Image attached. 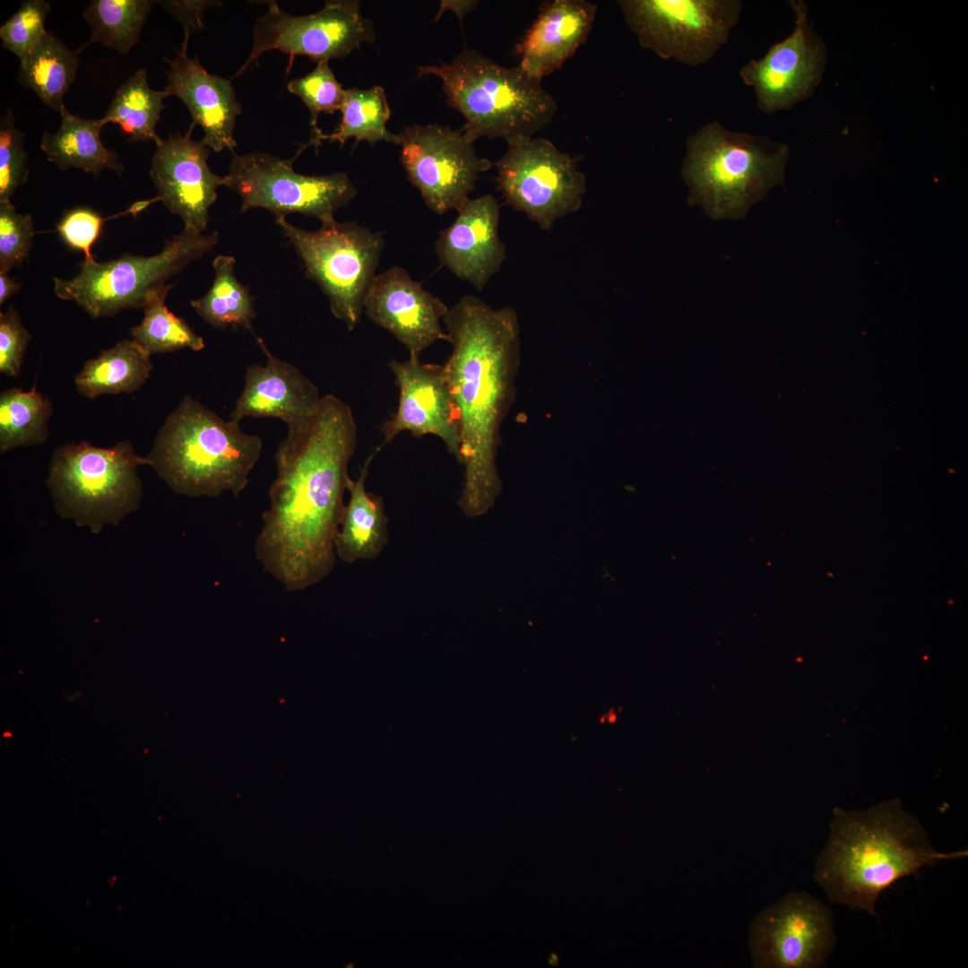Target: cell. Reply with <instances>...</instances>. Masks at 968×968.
<instances>
[{"label":"cell","instance_id":"cell-9","mask_svg":"<svg viewBox=\"0 0 968 968\" xmlns=\"http://www.w3.org/2000/svg\"><path fill=\"white\" fill-rule=\"evenodd\" d=\"M276 223L304 263L306 274L328 298L333 315L353 330L375 278L384 246L380 233L356 222L324 223L315 231L276 216Z\"/></svg>","mask_w":968,"mask_h":968},{"label":"cell","instance_id":"cell-40","mask_svg":"<svg viewBox=\"0 0 968 968\" xmlns=\"http://www.w3.org/2000/svg\"><path fill=\"white\" fill-rule=\"evenodd\" d=\"M162 5L167 12L178 19L184 27V41L188 43L190 36L204 28L203 13L213 5L212 1H163Z\"/></svg>","mask_w":968,"mask_h":968},{"label":"cell","instance_id":"cell-16","mask_svg":"<svg viewBox=\"0 0 968 968\" xmlns=\"http://www.w3.org/2000/svg\"><path fill=\"white\" fill-rule=\"evenodd\" d=\"M791 6L795 14L792 32L762 58L751 59L739 69L742 82L754 89L758 108L767 114L808 98L825 69V44L808 23V5L792 0Z\"/></svg>","mask_w":968,"mask_h":968},{"label":"cell","instance_id":"cell-27","mask_svg":"<svg viewBox=\"0 0 968 968\" xmlns=\"http://www.w3.org/2000/svg\"><path fill=\"white\" fill-rule=\"evenodd\" d=\"M78 52H73L47 31L30 52L20 60L18 81L56 112L65 107L64 97L76 77Z\"/></svg>","mask_w":968,"mask_h":968},{"label":"cell","instance_id":"cell-33","mask_svg":"<svg viewBox=\"0 0 968 968\" xmlns=\"http://www.w3.org/2000/svg\"><path fill=\"white\" fill-rule=\"evenodd\" d=\"M154 1L92 0L83 13L91 29L89 41L126 55L140 40V32Z\"/></svg>","mask_w":968,"mask_h":968},{"label":"cell","instance_id":"cell-17","mask_svg":"<svg viewBox=\"0 0 968 968\" xmlns=\"http://www.w3.org/2000/svg\"><path fill=\"white\" fill-rule=\"evenodd\" d=\"M389 367L399 388V402L394 414L381 427L382 445L404 431L415 437L433 435L459 462V416L444 365L421 363L419 357L410 356L405 361L392 359Z\"/></svg>","mask_w":968,"mask_h":968},{"label":"cell","instance_id":"cell-23","mask_svg":"<svg viewBox=\"0 0 968 968\" xmlns=\"http://www.w3.org/2000/svg\"><path fill=\"white\" fill-rule=\"evenodd\" d=\"M596 9V4L584 0H554L542 4L515 45L518 66L539 82L560 69L586 42Z\"/></svg>","mask_w":968,"mask_h":968},{"label":"cell","instance_id":"cell-38","mask_svg":"<svg viewBox=\"0 0 968 968\" xmlns=\"http://www.w3.org/2000/svg\"><path fill=\"white\" fill-rule=\"evenodd\" d=\"M31 334L22 324L19 313L9 307L0 313V372L19 375Z\"/></svg>","mask_w":968,"mask_h":968},{"label":"cell","instance_id":"cell-31","mask_svg":"<svg viewBox=\"0 0 968 968\" xmlns=\"http://www.w3.org/2000/svg\"><path fill=\"white\" fill-rule=\"evenodd\" d=\"M52 414L49 399L33 385L29 391L4 390L0 394V452L40 445L48 437Z\"/></svg>","mask_w":968,"mask_h":968},{"label":"cell","instance_id":"cell-2","mask_svg":"<svg viewBox=\"0 0 968 968\" xmlns=\"http://www.w3.org/2000/svg\"><path fill=\"white\" fill-rule=\"evenodd\" d=\"M450 357L444 365L460 428L464 468L458 506L469 517L494 505L501 490L496 459L500 428L514 394L520 359V326L510 307L494 309L466 295L443 320Z\"/></svg>","mask_w":968,"mask_h":968},{"label":"cell","instance_id":"cell-15","mask_svg":"<svg viewBox=\"0 0 968 968\" xmlns=\"http://www.w3.org/2000/svg\"><path fill=\"white\" fill-rule=\"evenodd\" d=\"M834 943L830 910L804 892L787 894L756 916L749 927L756 968L822 967Z\"/></svg>","mask_w":968,"mask_h":968},{"label":"cell","instance_id":"cell-18","mask_svg":"<svg viewBox=\"0 0 968 968\" xmlns=\"http://www.w3.org/2000/svg\"><path fill=\"white\" fill-rule=\"evenodd\" d=\"M193 126L182 135L171 134L156 145L150 176L158 198L173 214L181 218L184 229L203 233L209 223V211L217 199L224 177L214 174L207 160L209 147L191 138Z\"/></svg>","mask_w":968,"mask_h":968},{"label":"cell","instance_id":"cell-1","mask_svg":"<svg viewBox=\"0 0 968 968\" xmlns=\"http://www.w3.org/2000/svg\"><path fill=\"white\" fill-rule=\"evenodd\" d=\"M357 442L350 407L329 393L303 425L288 429L277 448L276 477L255 553L288 592L316 584L336 564L334 542Z\"/></svg>","mask_w":968,"mask_h":968},{"label":"cell","instance_id":"cell-26","mask_svg":"<svg viewBox=\"0 0 968 968\" xmlns=\"http://www.w3.org/2000/svg\"><path fill=\"white\" fill-rule=\"evenodd\" d=\"M150 358L151 355L134 340L119 341L84 364L74 378L77 391L90 399L102 394L134 392L151 375Z\"/></svg>","mask_w":968,"mask_h":968},{"label":"cell","instance_id":"cell-19","mask_svg":"<svg viewBox=\"0 0 968 968\" xmlns=\"http://www.w3.org/2000/svg\"><path fill=\"white\" fill-rule=\"evenodd\" d=\"M449 308L399 266L375 276L363 311L409 350L419 354L438 341H447L441 322Z\"/></svg>","mask_w":968,"mask_h":968},{"label":"cell","instance_id":"cell-22","mask_svg":"<svg viewBox=\"0 0 968 968\" xmlns=\"http://www.w3.org/2000/svg\"><path fill=\"white\" fill-rule=\"evenodd\" d=\"M168 63L169 82L164 90L188 108L193 119L190 125L203 128V143L216 152L224 149L233 151L237 146L233 132L242 109L230 81L209 73L197 56L189 57L187 42L183 41L176 57Z\"/></svg>","mask_w":968,"mask_h":968},{"label":"cell","instance_id":"cell-41","mask_svg":"<svg viewBox=\"0 0 968 968\" xmlns=\"http://www.w3.org/2000/svg\"><path fill=\"white\" fill-rule=\"evenodd\" d=\"M21 289V283L8 276V273L0 272V305L16 294Z\"/></svg>","mask_w":968,"mask_h":968},{"label":"cell","instance_id":"cell-36","mask_svg":"<svg viewBox=\"0 0 968 968\" xmlns=\"http://www.w3.org/2000/svg\"><path fill=\"white\" fill-rule=\"evenodd\" d=\"M24 134L14 125L8 110L0 122V203L11 201L29 176V156L23 147Z\"/></svg>","mask_w":968,"mask_h":968},{"label":"cell","instance_id":"cell-28","mask_svg":"<svg viewBox=\"0 0 968 968\" xmlns=\"http://www.w3.org/2000/svg\"><path fill=\"white\" fill-rule=\"evenodd\" d=\"M340 111L341 119L338 128L332 134H324L321 130L311 137L308 144L317 148L322 141L328 140L339 142L342 146L349 138L355 139L354 148L360 141H366L371 146L380 141L399 143L398 134L386 127L391 110L381 86L367 90L347 89Z\"/></svg>","mask_w":968,"mask_h":968},{"label":"cell","instance_id":"cell-3","mask_svg":"<svg viewBox=\"0 0 968 968\" xmlns=\"http://www.w3.org/2000/svg\"><path fill=\"white\" fill-rule=\"evenodd\" d=\"M967 850L937 851L913 817L891 803L867 812L834 810L814 879L830 901L876 915L879 895L895 881Z\"/></svg>","mask_w":968,"mask_h":968},{"label":"cell","instance_id":"cell-8","mask_svg":"<svg viewBox=\"0 0 968 968\" xmlns=\"http://www.w3.org/2000/svg\"><path fill=\"white\" fill-rule=\"evenodd\" d=\"M218 242L217 231L205 235L184 229L151 256L125 253L107 262L84 259L72 279L53 278L54 290L59 298L75 302L93 318L143 308L151 290L167 284Z\"/></svg>","mask_w":968,"mask_h":968},{"label":"cell","instance_id":"cell-7","mask_svg":"<svg viewBox=\"0 0 968 968\" xmlns=\"http://www.w3.org/2000/svg\"><path fill=\"white\" fill-rule=\"evenodd\" d=\"M144 464L150 465L147 457L137 455L128 441L108 448L84 441L58 446L46 481L56 511L93 533L118 524L139 506L137 468Z\"/></svg>","mask_w":968,"mask_h":968},{"label":"cell","instance_id":"cell-13","mask_svg":"<svg viewBox=\"0 0 968 968\" xmlns=\"http://www.w3.org/2000/svg\"><path fill=\"white\" fill-rule=\"evenodd\" d=\"M267 5V12L255 22L250 55L236 75L269 50L329 62L376 38L373 22L361 14L358 1H327L318 12L303 16L286 13L273 1Z\"/></svg>","mask_w":968,"mask_h":968},{"label":"cell","instance_id":"cell-25","mask_svg":"<svg viewBox=\"0 0 968 968\" xmlns=\"http://www.w3.org/2000/svg\"><path fill=\"white\" fill-rule=\"evenodd\" d=\"M60 115L59 129L54 134L45 132L40 142V149L50 162L59 169L76 168L95 177L106 169L122 173L124 166L117 154L100 140L104 126L100 119L83 118L65 108Z\"/></svg>","mask_w":968,"mask_h":968},{"label":"cell","instance_id":"cell-10","mask_svg":"<svg viewBox=\"0 0 968 968\" xmlns=\"http://www.w3.org/2000/svg\"><path fill=\"white\" fill-rule=\"evenodd\" d=\"M640 46L691 66L725 45L742 9L739 0L617 1Z\"/></svg>","mask_w":968,"mask_h":968},{"label":"cell","instance_id":"cell-29","mask_svg":"<svg viewBox=\"0 0 968 968\" xmlns=\"http://www.w3.org/2000/svg\"><path fill=\"white\" fill-rule=\"evenodd\" d=\"M167 97L165 90H152L146 69H139L117 89L100 120L104 125L110 122L118 125L132 142L153 141L157 145L162 139L156 133V125Z\"/></svg>","mask_w":968,"mask_h":968},{"label":"cell","instance_id":"cell-42","mask_svg":"<svg viewBox=\"0 0 968 968\" xmlns=\"http://www.w3.org/2000/svg\"><path fill=\"white\" fill-rule=\"evenodd\" d=\"M477 1H448L445 2V5L449 7L462 19L467 13L473 10L477 5Z\"/></svg>","mask_w":968,"mask_h":968},{"label":"cell","instance_id":"cell-20","mask_svg":"<svg viewBox=\"0 0 968 968\" xmlns=\"http://www.w3.org/2000/svg\"><path fill=\"white\" fill-rule=\"evenodd\" d=\"M500 205L492 194L469 199L436 242L441 264L481 291L505 259L498 235Z\"/></svg>","mask_w":968,"mask_h":968},{"label":"cell","instance_id":"cell-11","mask_svg":"<svg viewBox=\"0 0 968 968\" xmlns=\"http://www.w3.org/2000/svg\"><path fill=\"white\" fill-rule=\"evenodd\" d=\"M496 167L497 189L506 203L544 230L583 204V173L573 157L548 139L522 136L507 142Z\"/></svg>","mask_w":968,"mask_h":968},{"label":"cell","instance_id":"cell-34","mask_svg":"<svg viewBox=\"0 0 968 968\" xmlns=\"http://www.w3.org/2000/svg\"><path fill=\"white\" fill-rule=\"evenodd\" d=\"M287 88L308 108L312 135L321 131L317 127L318 115L341 110L345 99L346 90L336 80L326 61L318 62L316 67L305 76L290 81Z\"/></svg>","mask_w":968,"mask_h":968},{"label":"cell","instance_id":"cell-24","mask_svg":"<svg viewBox=\"0 0 968 968\" xmlns=\"http://www.w3.org/2000/svg\"><path fill=\"white\" fill-rule=\"evenodd\" d=\"M380 449L377 447L367 457L359 478L349 477L347 480L350 499L344 507L334 549L336 557L349 564L376 558L388 542V519L382 497L366 489L370 462Z\"/></svg>","mask_w":968,"mask_h":968},{"label":"cell","instance_id":"cell-6","mask_svg":"<svg viewBox=\"0 0 968 968\" xmlns=\"http://www.w3.org/2000/svg\"><path fill=\"white\" fill-rule=\"evenodd\" d=\"M787 144L767 136L706 123L687 140L681 169L689 205L713 220L741 219L774 186L782 184Z\"/></svg>","mask_w":968,"mask_h":968},{"label":"cell","instance_id":"cell-12","mask_svg":"<svg viewBox=\"0 0 968 968\" xmlns=\"http://www.w3.org/2000/svg\"><path fill=\"white\" fill-rule=\"evenodd\" d=\"M224 186L241 199V212L263 208L276 216L300 213L335 220L334 213L349 203L357 189L344 172L308 176L297 173L292 160L253 151L235 154Z\"/></svg>","mask_w":968,"mask_h":968},{"label":"cell","instance_id":"cell-4","mask_svg":"<svg viewBox=\"0 0 968 968\" xmlns=\"http://www.w3.org/2000/svg\"><path fill=\"white\" fill-rule=\"evenodd\" d=\"M263 441L224 420L186 394L167 417L146 456L176 493L216 497L239 495L258 462Z\"/></svg>","mask_w":968,"mask_h":968},{"label":"cell","instance_id":"cell-5","mask_svg":"<svg viewBox=\"0 0 968 968\" xmlns=\"http://www.w3.org/2000/svg\"><path fill=\"white\" fill-rule=\"evenodd\" d=\"M418 76L442 82L449 107L464 117L461 128L471 143L480 137L507 142L533 136L553 119L557 102L518 65H499L480 52L464 48L450 64L421 65Z\"/></svg>","mask_w":968,"mask_h":968},{"label":"cell","instance_id":"cell-35","mask_svg":"<svg viewBox=\"0 0 968 968\" xmlns=\"http://www.w3.org/2000/svg\"><path fill=\"white\" fill-rule=\"evenodd\" d=\"M50 10V4L44 0L23 1L0 28L2 47L20 60L25 57L47 32L45 22Z\"/></svg>","mask_w":968,"mask_h":968},{"label":"cell","instance_id":"cell-32","mask_svg":"<svg viewBox=\"0 0 968 968\" xmlns=\"http://www.w3.org/2000/svg\"><path fill=\"white\" fill-rule=\"evenodd\" d=\"M174 284L151 290L144 303L142 322L130 328L132 340L148 354L167 353L184 348L198 351L204 341L186 322L170 312L165 300Z\"/></svg>","mask_w":968,"mask_h":968},{"label":"cell","instance_id":"cell-37","mask_svg":"<svg viewBox=\"0 0 968 968\" xmlns=\"http://www.w3.org/2000/svg\"><path fill=\"white\" fill-rule=\"evenodd\" d=\"M31 215L20 213L11 201L0 203V272L21 265L33 246Z\"/></svg>","mask_w":968,"mask_h":968},{"label":"cell","instance_id":"cell-21","mask_svg":"<svg viewBox=\"0 0 968 968\" xmlns=\"http://www.w3.org/2000/svg\"><path fill=\"white\" fill-rule=\"evenodd\" d=\"M266 363L246 367L245 385L230 419L246 417L274 418L288 429L303 425L313 414L322 396L317 387L294 365L273 356L261 338H256Z\"/></svg>","mask_w":968,"mask_h":968},{"label":"cell","instance_id":"cell-30","mask_svg":"<svg viewBox=\"0 0 968 968\" xmlns=\"http://www.w3.org/2000/svg\"><path fill=\"white\" fill-rule=\"evenodd\" d=\"M236 260L231 255H220L212 263L215 271L213 283L201 298L191 301L197 314L215 328L225 329L241 326L252 331L255 316L253 299L246 286L235 276Z\"/></svg>","mask_w":968,"mask_h":968},{"label":"cell","instance_id":"cell-14","mask_svg":"<svg viewBox=\"0 0 968 968\" xmlns=\"http://www.w3.org/2000/svg\"><path fill=\"white\" fill-rule=\"evenodd\" d=\"M401 162L426 205L436 213L459 210L479 175L492 162L479 157L462 131L440 125L405 126L398 134Z\"/></svg>","mask_w":968,"mask_h":968},{"label":"cell","instance_id":"cell-39","mask_svg":"<svg viewBox=\"0 0 968 968\" xmlns=\"http://www.w3.org/2000/svg\"><path fill=\"white\" fill-rule=\"evenodd\" d=\"M104 220L99 212L90 208L77 207L68 211L56 228L62 239L70 247L83 252L84 259L90 261L94 259L91 249Z\"/></svg>","mask_w":968,"mask_h":968}]
</instances>
